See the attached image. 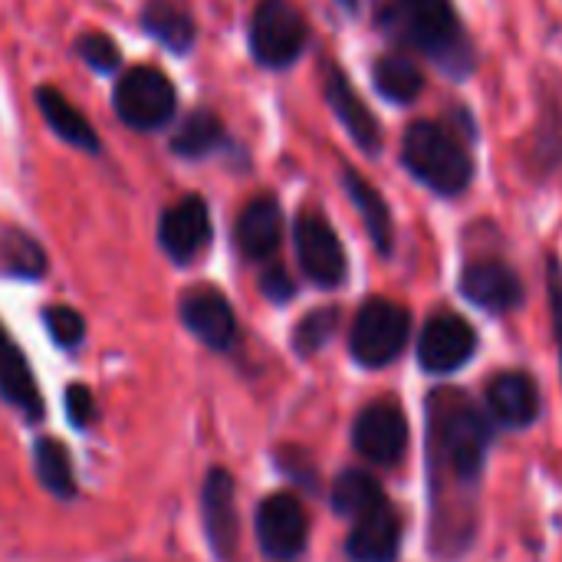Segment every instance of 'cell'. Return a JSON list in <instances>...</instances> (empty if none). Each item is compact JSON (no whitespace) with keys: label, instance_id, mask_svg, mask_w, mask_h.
<instances>
[{"label":"cell","instance_id":"6da1fadb","mask_svg":"<svg viewBox=\"0 0 562 562\" xmlns=\"http://www.w3.org/2000/svg\"><path fill=\"white\" fill-rule=\"evenodd\" d=\"M382 30L395 43L435 59L454 79L474 69V46L451 0H392L382 13Z\"/></svg>","mask_w":562,"mask_h":562},{"label":"cell","instance_id":"7a4b0ae2","mask_svg":"<svg viewBox=\"0 0 562 562\" xmlns=\"http://www.w3.org/2000/svg\"><path fill=\"white\" fill-rule=\"evenodd\" d=\"M428 428L441 471L458 481H477L491 448V428L481 408L458 389H438L428 398Z\"/></svg>","mask_w":562,"mask_h":562},{"label":"cell","instance_id":"3957f363","mask_svg":"<svg viewBox=\"0 0 562 562\" xmlns=\"http://www.w3.org/2000/svg\"><path fill=\"white\" fill-rule=\"evenodd\" d=\"M402 161L422 184H428L435 194L445 198L468 191L474 178V161L464 151V145L435 122L408 125L402 142Z\"/></svg>","mask_w":562,"mask_h":562},{"label":"cell","instance_id":"277c9868","mask_svg":"<svg viewBox=\"0 0 562 562\" xmlns=\"http://www.w3.org/2000/svg\"><path fill=\"white\" fill-rule=\"evenodd\" d=\"M408 333H412V316L405 306L392 300H369L352 323L349 349L359 366L382 369L402 356Z\"/></svg>","mask_w":562,"mask_h":562},{"label":"cell","instance_id":"5b68a950","mask_svg":"<svg viewBox=\"0 0 562 562\" xmlns=\"http://www.w3.org/2000/svg\"><path fill=\"white\" fill-rule=\"evenodd\" d=\"M306 46V20L290 0H260L250 20V49L257 63L283 69Z\"/></svg>","mask_w":562,"mask_h":562},{"label":"cell","instance_id":"8992f818","mask_svg":"<svg viewBox=\"0 0 562 562\" xmlns=\"http://www.w3.org/2000/svg\"><path fill=\"white\" fill-rule=\"evenodd\" d=\"M115 112L125 125L151 132L175 112V86L161 69L135 66L115 82Z\"/></svg>","mask_w":562,"mask_h":562},{"label":"cell","instance_id":"52a82bcc","mask_svg":"<svg viewBox=\"0 0 562 562\" xmlns=\"http://www.w3.org/2000/svg\"><path fill=\"white\" fill-rule=\"evenodd\" d=\"M293 240H296L300 267L316 286L333 290L346 280V250L323 214L313 211L300 214L293 227Z\"/></svg>","mask_w":562,"mask_h":562},{"label":"cell","instance_id":"ba28073f","mask_svg":"<svg viewBox=\"0 0 562 562\" xmlns=\"http://www.w3.org/2000/svg\"><path fill=\"white\" fill-rule=\"evenodd\" d=\"M310 517L293 494H273L257 510V540L270 560H296L306 550Z\"/></svg>","mask_w":562,"mask_h":562},{"label":"cell","instance_id":"9c48e42d","mask_svg":"<svg viewBox=\"0 0 562 562\" xmlns=\"http://www.w3.org/2000/svg\"><path fill=\"white\" fill-rule=\"evenodd\" d=\"M474 349H477L474 326L454 313H438L422 329L418 362H422V369H428L435 375H448V372H458L461 366H468Z\"/></svg>","mask_w":562,"mask_h":562},{"label":"cell","instance_id":"30bf717a","mask_svg":"<svg viewBox=\"0 0 562 562\" xmlns=\"http://www.w3.org/2000/svg\"><path fill=\"white\" fill-rule=\"evenodd\" d=\"M352 445L372 464H398L408 448V422L392 402H375L356 418Z\"/></svg>","mask_w":562,"mask_h":562},{"label":"cell","instance_id":"8fae6325","mask_svg":"<svg viewBox=\"0 0 562 562\" xmlns=\"http://www.w3.org/2000/svg\"><path fill=\"white\" fill-rule=\"evenodd\" d=\"M158 240L165 247V254L178 263L194 260L207 240H211V214L207 204L198 194L181 198L178 204H171L158 224Z\"/></svg>","mask_w":562,"mask_h":562},{"label":"cell","instance_id":"7c38bea8","mask_svg":"<svg viewBox=\"0 0 562 562\" xmlns=\"http://www.w3.org/2000/svg\"><path fill=\"white\" fill-rule=\"evenodd\" d=\"M461 293L487 313H510L524 300V283L501 260H474L461 273Z\"/></svg>","mask_w":562,"mask_h":562},{"label":"cell","instance_id":"4fadbf2b","mask_svg":"<svg viewBox=\"0 0 562 562\" xmlns=\"http://www.w3.org/2000/svg\"><path fill=\"white\" fill-rule=\"evenodd\" d=\"M201 510H204V530L207 543L221 560H231L237 550V501H234V477L217 468L207 474L201 491Z\"/></svg>","mask_w":562,"mask_h":562},{"label":"cell","instance_id":"5bb4252c","mask_svg":"<svg viewBox=\"0 0 562 562\" xmlns=\"http://www.w3.org/2000/svg\"><path fill=\"white\" fill-rule=\"evenodd\" d=\"M181 319L211 349H231V342L237 339L234 310L211 286H194V290L184 293V300H181Z\"/></svg>","mask_w":562,"mask_h":562},{"label":"cell","instance_id":"9a60e30c","mask_svg":"<svg viewBox=\"0 0 562 562\" xmlns=\"http://www.w3.org/2000/svg\"><path fill=\"white\" fill-rule=\"evenodd\" d=\"M326 102L333 105L336 119L346 125V132L352 135V142L362 151H369V155H379L382 151V128H379L375 115L359 99V92L349 86L346 72L336 69V66H329V72H326Z\"/></svg>","mask_w":562,"mask_h":562},{"label":"cell","instance_id":"2e32d148","mask_svg":"<svg viewBox=\"0 0 562 562\" xmlns=\"http://www.w3.org/2000/svg\"><path fill=\"white\" fill-rule=\"evenodd\" d=\"M398 547H402V520L389 504L359 517L346 540V553L352 562H392L398 557Z\"/></svg>","mask_w":562,"mask_h":562},{"label":"cell","instance_id":"e0dca14e","mask_svg":"<svg viewBox=\"0 0 562 562\" xmlns=\"http://www.w3.org/2000/svg\"><path fill=\"white\" fill-rule=\"evenodd\" d=\"M487 405L507 428H527L540 415V392L527 372H501L487 385Z\"/></svg>","mask_w":562,"mask_h":562},{"label":"cell","instance_id":"ac0fdd59","mask_svg":"<svg viewBox=\"0 0 562 562\" xmlns=\"http://www.w3.org/2000/svg\"><path fill=\"white\" fill-rule=\"evenodd\" d=\"M283 240V211L273 198H254L237 221V247L247 260H267Z\"/></svg>","mask_w":562,"mask_h":562},{"label":"cell","instance_id":"d6986e66","mask_svg":"<svg viewBox=\"0 0 562 562\" xmlns=\"http://www.w3.org/2000/svg\"><path fill=\"white\" fill-rule=\"evenodd\" d=\"M0 395L16 405L26 418H40L43 415V398L40 389L33 382V372L23 359V352L16 349V342L10 339V333L0 326Z\"/></svg>","mask_w":562,"mask_h":562},{"label":"cell","instance_id":"ffe728a7","mask_svg":"<svg viewBox=\"0 0 562 562\" xmlns=\"http://www.w3.org/2000/svg\"><path fill=\"white\" fill-rule=\"evenodd\" d=\"M36 105H40L43 119L49 122V128H53L63 142H69V145H76V148H82V151H99V135H95V128L89 125V119H86L76 105H69V99H66L59 89L43 86V89L36 92Z\"/></svg>","mask_w":562,"mask_h":562},{"label":"cell","instance_id":"44dd1931","mask_svg":"<svg viewBox=\"0 0 562 562\" xmlns=\"http://www.w3.org/2000/svg\"><path fill=\"white\" fill-rule=\"evenodd\" d=\"M342 181H346V191H349L356 211L362 214V221H366V227H369V237L375 240L379 254H392V237H395V231H392V214H389L385 198H382L356 168H346V171H342Z\"/></svg>","mask_w":562,"mask_h":562},{"label":"cell","instance_id":"7402d4cb","mask_svg":"<svg viewBox=\"0 0 562 562\" xmlns=\"http://www.w3.org/2000/svg\"><path fill=\"white\" fill-rule=\"evenodd\" d=\"M142 23L158 43H165L175 53H184L194 43V20L188 7L178 0H151L142 13Z\"/></svg>","mask_w":562,"mask_h":562},{"label":"cell","instance_id":"603a6c76","mask_svg":"<svg viewBox=\"0 0 562 562\" xmlns=\"http://www.w3.org/2000/svg\"><path fill=\"white\" fill-rule=\"evenodd\" d=\"M372 79H375V89H379L389 102H402V105L415 102L418 92H422V86H425L422 69H418L415 59L405 56V53H389V56L375 59Z\"/></svg>","mask_w":562,"mask_h":562},{"label":"cell","instance_id":"cb8c5ba5","mask_svg":"<svg viewBox=\"0 0 562 562\" xmlns=\"http://www.w3.org/2000/svg\"><path fill=\"white\" fill-rule=\"evenodd\" d=\"M382 504H389V501H385L379 481L369 477V474H362V471H346V474H339L336 484H333V510H336L339 517L359 520V517L372 514V510L382 507Z\"/></svg>","mask_w":562,"mask_h":562},{"label":"cell","instance_id":"d4e9b609","mask_svg":"<svg viewBox=\"0 0 562 562\" xmlns=\"http://www.w3.org/2000/svg\"><path fill=\"white\" fill-rule=\"evenodd\" d=\"M36 474L43 481V487L56 497H72L76 494V481H72V464H69V451L53 441V438H40L36 441Z\"/></svg>","mask_w":562,"mask_h":562},{"label":"cell","instance_id":"484cf974","mask_svg":"<svg viewBox=\"0 0 562 562\" xmlns=\"http://www.w3.org/2000/svg\"><path fill=\"white\" fill-rule=\"evenodd\" d=\"M221 138H224L221 119H217L214 112H207V109H198V112H191V115L184 119V125H181V132L175 135L171 148H175L178 155H184V158H201V155H207Z\"/></svg>","mask_w":562,"mask_h":562},{"label":"cell","instance_id":"4316f807","mask_svg":"<svg viewBox=\"0 0 562 562\" xmlns=\"http://www.w3.org/2000/svg\"><path fill=\"white\" fill-rule=\"evenodd\" d=\"M0 260L16 277H40L46 270V257L40 244L26 234H10L0 240Z\"/></svg>","mask_w":562,"mask_h":562},{"label":"cell","instance_id":"83f0119b","mask_svg":"<svg viewBox=\"0 0 562 562\" xmlns=\"http://www.w3.org/2000/svg\"><path fill=\"white\" fill-rule=\"evenodd\" d=\"M336 323H339V313H336V310H316V313H310V316L296 326V333H293L296 352H300V356L319 352V349L333 339Z\"/></svg>","mask_w":562,"mask_h":562},{"label":"cell","instance_id":"f1b7e54d","mask_svg":"<svg viewBox=\"0 0 562 562\" xmlns=\"http://www.w3.org/2000/svg\"><path fill=\"white\" fill-rule=\"evenodd\" d=\"M76 53L99 72H112L119 66V46L105 33H86L76 43Z\"/></svg>","mask_w":562,"mask_h":562},{"label":"cell","instance_id":"f546056e","mask_svg":"<svg viewBox=\"0 0 562 562\" xmlns=\"http://www.w3.org/2000/svg\"><path fill=\"white\" fill-rule=\"evenodd\" d=\"M46 329H49V336H53L59 346H79L82 336H86L82 316H79L76 310H69V306H53V310H46Z\"/></svg>","mask_w":562,"mask_h":562},{"label":"cell","instance_id":"4dcf8cb0","mask_svg":"<svg viewBox=\"0 0 562 562\" xmlns=\"http://www.w3.org/2000/svg\"><path fill=\"white\" fill-rule=\"evenodd\" d=\"M66 408H69V418L72 425L86 428L92 418H95V402H92V392L86 385H69L66 392Z\"/></svg>","mask_w":562,"mask_h":562},{"label":"cell","instance_id":"1f68e13d","mask_svg":"<svg viewBox=\"0 0 562 562\" xmlns=\"http://www.w3.org/2000/svg\"><path fill=\"white\" fill-rule=\"evenodd\" d=\"M260 286H263V293H267L270 300H277V303H283V300L293 296V280L286 277L283 267H270V270L263 273Z\"/></svg>","mask_w":562,"mask_h":562},{"label":"cell","instance_id":"d6a6232c","mask_svg":"<svg viewBox=\"0 0 562 562\" xmlns=\"http://www.w3.org/2000/svg\"><path fill=\"white\" fill-rule=\"evenodd\" d=\"M550 303H553V329H557L562 362V267L557 260H550Z\"/></svg>","mask_w":562,"mask_h":562},{"label":"cell","instance_id":"836d02e7","mask_svg":"<svg viewBox=\"0 0 562 562\" xmlns=\"http://www.w3.org/2000/svg\"><path fill=\"white\" fill-rule=\"evenodd\" d=\"M339 3H342L346 10H356V7H359V0H339Z\"/></svg>","mask_w":562,"mask_h":562}]
</instances>
